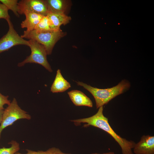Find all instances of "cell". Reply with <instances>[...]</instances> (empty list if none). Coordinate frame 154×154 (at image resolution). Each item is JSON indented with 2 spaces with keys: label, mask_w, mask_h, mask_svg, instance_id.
Returning a JSON list of instances; mask_svg holds the SVG:
<instances>
[{
  "label": "cell",
  "mask_w": 154,
  "mask_h": 154,
  "mask_svg": "<svg viewBox=\"0 0 154 154\" xmlns=\"http://www.w3.org/2000/svg\"><path fill=\"white\" fill-rule=\"evenodd\" d=\"M31 53L22 62L19 63V67H21L28 63L38 64L44 67L50 72H52L51 67L47 58V55L44 46L34 40L29 39L28 40Z\"/></svg>",
  "instance_id": "cell-4"
},
{
  "label": "cell",
  "mask_w": 154,
  "mask_h": 154,
  "mask_svg": "<svg viewBox=\"0 0 154 154\" xmlns=\"http://www.w3.org/2000/svg\"><path fill=\"white\" fill-rule=\"evenodd\" d=\"M91 154H115L113 152H110L108 153H104L103 154H100L97 153H93Z\"/></svg>",
  "instance_id": "cell-22"
},
{
  "label": "cell",
  "mask_w": 154,
  "mask_h": 154,
  "mask_svg": "<svg viewBox=\"0 0 154 154\" xmlns=\"http://www.w3.org/2000/svg\"><path fill=\"white\" fill-rule=\"evenodd\" d=\"M8 144L11 145L9 147L0 148V154H15L20 149L19 143L15 141H11Z\"/></svg>",
  "instance_id": "cell-14"
},
{
  "label": "cell",
  "mask_w": 154,
  "mask_h": 154,
  "mask_svg": "<svg viewBox=\"0 0 154 154\" xmlns=\"http://www.w3.org/2000/svg\"><path fill=\"white\" fill-rule=\"evenodd\" d=\"M25 19L21 24L22 28H26V31H30L34 29L36 26L44 16L30 12H25Z\"/></svg>",
  "instance_id": "cell-11"
},
{
  "label": "cell",
  "mask_w": 154,
  "mask_h": 154,
  "mask_svg": "<svg viewBox=\"0 0 154 154\" xmlns=\"http://www.w3.org/2000/svg\"><path fill=\"white\" fill-rule=\"evenodd\" d=\"M46 16L48 19L50 27L53 30H60L61 25L68 24L71 20L70 17L64 13L49 12Z\"/></svg>",
  "instance_id": "cell-9"
},
{
  "label": "cell",
  "mask_w": 154,
  "mask_h": 154,
  "mask_svg": "<svg viewBox=\"0 0 154 154\" xmlns=\"http://www.w3.org/2000/svg\"><path fill=\"white\" fill-rule=\"evenodd\" d=\"M0 2L4 5L8 10L12 11L15 15L19 17L18 13V1L17 0H0Z\"/></svg>",
  "instance_id": "cell-15"
},
{
  "label": "cell",
  "mask_w": 154,
  "mask_h": 154,
  "mask_svg": "<svg viewBox=\"0 0 154 154\" xmlns=\"http://www.w3.org/2000/svg\"><path fill=\"white\" fill-rule=\"evenodd\" d=\"M46 151L47 154H71L63 153L59 149L55 147L49 148Z\"/></svg>",
  "instance_id": "cell-19"
},
{
  "label": "cell",
  "mask_w": 154,
  "mask_h": 154,
  "mask_svg": "<svg viewBox=\"0 0 154 154\" xmlns=\"http://www.w3.org/2000/svg\"><path fill=\"white\" fill-rule=\"evenodd\" d=\"M8 96H5L0 92V109L4 110V106L9 105L11 102L8 99Z\"/></svg>",
  "instance_id": "cell-18"
},
{
  "label": "cell",
  "mask_w": 154,
  "mask_h": 154,
  "mask_svg": "<svg viewBox=\"0 0 154 154\" xmlns=\"http://www.w3.org/2000/svg\"><path fill=\"white\" fill-rule=\"evenodd\" d=\"M71 87L70 84L62 75L60 70L56 72L54 80L50 88V91L53 93L64 92Z\"/></svg>",
  "instance_id": "cell-12"
},
{
  "label": "cell",
  "mask_w": 154,
  "mask_h": 154,
  "mask_svg": "<svg viewBox=\"0 0 154 154\" xmlns=\"http://www.w3.org/2000/svg\"><path fill=\"white\" fill-rule=\"evenodd\" d=\"M133 149L135 154H154V136L143 135Z\"/></svg>",
  "instance_id": "cell-8"
},
{
  "label": "cell",
  "mask_w": 154,
  "mask_h": 154,
  "mask_svg": "<svg viewBox=\"0 0 154 154\" xmlns=\"http://www.w3.org/2000/svg\"><path fill=\"white\" fill-rule=\"evenodd\" d=\"M78 86L83 87L88 91L94 97L97 108L107 104L116 96L127 90L130 88V83L123 80L117 85L106 89L94 88L82 82H76Z\"/></svg>",
  "instance_id": "cell-2"
},
{
  "label": "cell",
  "mask_w": 154,
  "mask_h": 154,
  "mask_svg": "<svg viewBox=\"0 0 154 154\" xmlns=\"http://www.w3.org/2000/svg\"><path fill=\"white\" fill-rule=\"evenodd\" d=\"M8 10L4 5L0 3V19H3L6 21L10 19Z\"/></svg>",
  "instance_id": "cell-17"
},
{
  "label": "cell",
  "mask_w": 154,
  "mask_h": 154,
  "mask_svg": "<svg viewBox=\"0 0 154 154\" xmlns=\"http://www.w3.org/2000/svg\"><path fill=\"white\" fill-rule=\"evenodd\" d=\"M70 99L76 106H85L92 107L93 103L90 99L81 91L72 90L68 92Z\"/></svg>",
  "instance_id": "cell-10"
},
{
  "label": "cell",
  "mask_w": 154,
  "mask_h": 154,
  "mask_svg": "<svg viewBox=\"0 0 154 154\" xmlns=\"http://www.w3.org/2000/svg\"><path fill=\"white\" fill-rule=\"evenodd\" d=\"M26 12H30L46 16L48 13L45 0H22L18 3V13L22 15Z\"/></svg>",
  "instance_id": "cell-7"
},
{
  "label": "cell",
  "mask_w": 154,
  "mask_h": 154,
  "mask_svg": "<svg viewBox=\"0 0 154 154\" xmlns=\"http://www.w3.org/2000/svg\"><path fill=\"white\" fill-rule=\"evenodd\" d=\"M31 119V116L21 108L16 98H14L4 110L0 125V138L3 130L16 121L21 119L30 120Z\"/></svg>",
  "instance_id": "cell-5"
},
{
  "label": "cell",
  "mask_w": 154,
  "mask_h": 154,
  "mask_svg": "<svg viewBox=\"0 0 154 154\" xmlns=\"http://www.w3.org/2000/svg\"><path fill=\"white\" fill-rule=\"evenodd\" d=\"M35 30L39 32H43L53 30L50 26L46 16H44L36 26Z\"/></svg>",
  "instance_id": "cell-16"
},
{
  "label": "cell",
  "mask_w": 154,
  "mask_h": 154,
  "mask_svg": "<svg viewBox=\"0 0 154 154\" xmlns=\"http://www.w3.org/2000/svg\"><path fill=\"white\" fill-rule=\"evenodd\" d=\"M48 12L64 13L68 6V1L64 0H45Z\"/></svg>",
  "instance_id": "cell-13"
},
{
  "label": "cell",
  "mask_w": 154,
  "mask_h": 154,
  "mask_svg": "<svg viewBox=\"0 0 154 154\" xmlns=\"http://www.w3.org/2000/svg\"><path fill=\"white\" fill-rule=\"evenodd\" d=\"M103 106L99 108L97 112L90 117L72 120L76 125L81 123H86L84 127L90 125L99 128L111 135L120 146L122 154H133L132 151L135 143L132 141H128L117 135L109 124L108 118L103 114Z\"/></svg>",
  "instance_id": "cell-1"
},
{
  "label": "cell",
  "mask_w": 154,
  "mask_h": 154,
  "mask_svg": "<svg viewBox=\"0 0 154 154\" xmlns=\"http://www.w3.org/2000/svg\"><path fill=\"white\" fill-rule=\"evenodd\" d=\"M26 151H27V153H22L18 152L16 153L15 154H47L46 151H35L29 149H26Z\"/></svg>",
  "instance_id": "cell-20"
},
{
  "label": "cell",
  "mask_w": 154,
  "mask_h": 154,
  "mask_svg": "<svg viewBox=\"0 0 154 154\" xmlns=\"http://www.w3.org/2000/svg\"><path fill=\"white\" fill-rule=\"evenodd\" d=\"M64 34L61 29L43 32L33 30L30 31H25L21 36L23 38L33 40L41 44L45 49L47 55H50L56 43Z\"/></svg>",
  "instance_id": "cell-3"
},
{
  "label": "cell",
  "mask_w": 154,
  "mask_h": 154,
  "mask_svg": "<svg viewBox=\"0 0 154 154\" xmlns=\"http://www.w3.org/2000/svg\"><path fill=\"white\" fill-rule=\"evenodd\" d=\"M7 21L9 30L6 34L0 38V53L16 45H23L29 46L28 40H25L18 34L14 29L10 19Z\"/></svg>",
  "instance_id": "cell-6"
},
{
  "label": "cell",
  "mask_w": 154,
  "mask_h": 154,
  "mask_svg": "<svg viewBox=\"0 0 154 154\" xmlns=\"http://www.w3.org/2000/svg\"><path fill=\"white\" fill-rule=\"evenodd\" d=\"M4 110L0 109V125L2 121Z\"/></svg>",
  "instance_id": "cell-21"
}]
</instances>
